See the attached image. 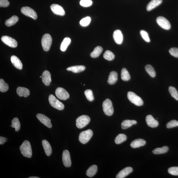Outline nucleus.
<instances>
[{
  "instance_id": "nucleus-1",
  "label": "nucleus",
  "mask_w": 178,
  "mask_h": 178,
  "mask_svg": "<svg viewBox=\"0 0 178 178\" xmlns=\"http://www.w3.org/2000/svg\"><path fill=\"white\" fill-rule=\"evenodd\" d=\"M21 154L24 157L30 158L32 156V151L30 143L28 141H24L20 146Z\"/></svg>"
},
{
  "instance_id": "nucleus-2",
  "label": "nucleus",
  "mask_w": 178,
  "mask_h": 178,
  "mask_svg": "<svg viewBox=\"0 0 178 178\" xmlns=\"http://www.w3.org/2000/svg\"><path fill=\"white\" fill-rule=\"evenodd\" d=\"M102 106L103 111L107 116H110L113 114L114 108L112 101L109 99H107L104 101Z\"/></svg>"
},
{
  "instance_id": "nucleus-3",
  "label": "nucleus",
  "mask_w": 178,
  "mask_h": 178,
  "mask_svg": "<svg viewBox=\"0 0 178 178\" xmlns=\"http://www.w3.org/2000/svg\"><path fill=\"white\" fill-rule=\"evenodd\" d=\"M52 42V38L49 34H46L43 36L42 38L41 43L43 48L44 51H47L49 50Z\"/></svg>"
},
{
  "instance_id": "nucleus-4",
  "label": "nucleus",
  "mask_w": 178,
  "mask_h": 178,
  "mask_svg": "<svg viewBox=\"0 0 178 178\" xmlns=\"http://www.w3.org/2000/svg\"><path fill=\"white\" fill-rule=\"evenodd\" d=\"M127 97L131 102L135 105L140 106L143 105V101L141 98L131 91L128 92Z\"/></svg>"
},
{
  "instance_id": "nucleus-5",
  "label": "nucleus",
  "mask_w": 178,
  "mask_h": 178,
  "mask_svg": "<svg viewBox=\"0 0 178 178\" xmlns=\"http://www.w3.org/2000/svg\"><path fill=\"white\" fill-rule=\"evenodd\" d=\"M49 101L51 106L55 109L59 110H62L64 109V105L53 95L51 94L49 95Z\"/></svg>"
},
{
  "instance_id": "nucleus-6",
  "label": "nucleus",
  "mask_w": 178,
  "mask_h": 178,
  "mask_svg": "<svg viewBox=\"0 0 178 178\" xmlns=\"http://www.w3.org/2000/svg\"><path fill=\"white\" fill-rule=\"evenodd\" d=\"M93 134V132L91 129H88L81 132L79 136L80 142L83 144L87 143L91 138Z\"/></svg>"
},
{
  "instance_id": "nucleus-7",
  "label": "nucleus",
  "mask_w": 178,
  "mask_h": 178,
  "mask_svg": "<svg viewBox=\"0 0 178 178\" xmlns=\"http://www.w3.org/2000/svg\"><path fill=\"white\" fill-rule=\"evenodd\" d=\"M91 120L89 117L87 115L81 116L76 119V125L79 129L84 127L89 123Z\"/></svg>"
},
{
  "instance_id": "nucleus-8",
  "label": "nucleus",
  "mask_w": 178,
  "mask_h": 178,
  "mask_svg": "<svg viewBox=\"0 0 178 178\" xmlns=\"http://www.w3.org/2000/svg\"><path fill=\"white\" fill-rule=\"evenodd\" d=\"M21 11L22 13L26 16L32 18L34 20L37 19V13L32 9L28 7H24L21 9Z\"/></svg>"
},
{
  "instance_id": "nucleus-9",
  "label": "nucleus",
  "mask_w": 178,
  "mask_h": 178,
  "mask_svg": "<svg viewBox=\"0 0 178 178\" xmlns=\"http://www.w3.org/2000/svg\"><path fill=\"white\" fill-rule=\"evenodd\" d=\"M156 22L160 26L165 30H169L171 28L169 22L164 17L162 16L158 17L156 19Z\"/></svg>"
},
{
  "instance_id": "nucleus-10",
  "label": "nucleus",
  "mask_w": 178,
  "mask_h": 178,
  "mask_svg": "<svg viewBox=\"0 0 178 178\" xmlns=\"http://www.w3.org/2000/svg\"><path fill=\"white\" fill-rule=\"evenodd\" d=\"M55 93L58 98L62 100H66L69 97L68 92L62 87H58L56 89Z\"/></svg>"
},
{
  "instance_id": "nucleus-11",
  "label": "nucleus",
  "mask_w": 178,
  "mask_h": 178,
  "mask_svg": "<svg viewBox=\"0 0 178 178\" xmlns=\"http://www.w3.org/2000/svg\"><path fill=\"white\" fill-rule=\"evenodd\" d=\"M1 40L4 44L12 48H16L18 46L16 40L8 36H3L1 37Z\"/></svg>"
},
{
  "instance_id": "nucleus-12",
  "label": "nucleus",
  "mask_w": 178,
  "mask_h": 178,
  "mask_svg": "<svg viewBox=\"0 0 178 178\" xmlns=\"http://www.w3.org/2000/svg\"><path fill=\"white\" fill-rule=\"evenodd\" d=\"M37 117L40 122L43 124L47 127L51 128L52 127L51 123V119L45 115L38 114H37Z\"/></svg>"
},
{
  "instance_id": "nucleus-13",
  "label": "nucleus",
  "mask_w": 178,
  "mask_h": 178,
  "mask_svg": "<svg viewBox=\"0 0 178 178\" xmlns=\"http://www.w3.org/2000/svg\"><path fill=\"white\" fill-rule=\"evenodd\" d=\"M62 158L63 163L65 167H70L71 162L70 154L68 150H64L63 152Z\"/></svg>"
},
{
  "instance_id": "nucleus-14",
  "label": "nucleus",
  "mask_w": 178,
  "mask_h": 178,
  "mask_svg": "<svg viewBox=\"0 0 178 178\" xmlns=\"http://www.w3.org/2000/svg\"><path fill=\"white\" fill-rule=\"evenodd\" d=\"M51 10L54 14L63 16L65 14V11L61 6L57 4H53L51 6Z\"/></svg>"
},
{
  "instance_id": "nucleus-15",
  "label": "nucleus",
  "mask_w": 178,
  "mask_h": 178,
  "mask_svg": "<svg viewBox=\"0 0 178 178\" xmlns=\"http://www.w3.org/2000/svg\"><path fill=\"white\" fill-rule=\"evenodd\" d=\"M42 82L45 85L49 86L51 82V76L49 72L47 70L45 71L42 76Z\"/></svg>"
},
{
  "instance_id": "nucleus-16",
  "label": "nucleus",
  "mask_w": 178,
  "mask_h": 178,
  "mask_svg": "<svg viewBox=\"0 0 178 178\" xmlns=\"http://www.w3.org/2000/svg\"><path fill=\"white\" fill-rule=\"evenodd\" d=\"M146 123L149 127L152 128H155L158 125V122L155 119L152 115H148L146 118Z\"/></svg>"
},
{
  "instance_id": "nucleus-17",
  "label": "nucleus",
  "mask_w": 178,
  "mask_h": 178,
  "mask_svg": "<svg viewBox=\"0 0 178 178\" xmlns=\"http://www.w3.org/2000/svg\"><path fill=\"white\" fill-rule=\"evenodd\" d=\"M114 41L118 44H121L123 40V36L121 31L119 30H115L113 35Z\"/></svg>"
},
{
  "instance_id": "nucleus-18",
  "label": "nucleus",
  "mask_w": 178,
  "mask_h": 178,
  "mask_svg": "<svg viewBox=\"0 0 178 178\" xmlns=\"http://www.w3.org/2000/svg\"><path fill=\"white\" fill-rule=\"evenodd\" d=\"M131 167H126L119 172L116 176V178H124L131 173L133 171Z\"/></svg>"
},
{
  "instance_id": "nucleus-19",
  "label": "nucleus",
  "mask_w": 178,
  "mask_h": 178,
  "mask_svg": "<svg viewBox=\"0 0 178 178\" xmlns=\"http://www.w3.org/2000/svg\"><path fill=\"white\" fill-rule=\"evenodd\" d=\"M17 93L20 97L23 96L24 97H26L30 95V91L26 88L19 87L17 89Z\"/></svg>"
},
{
  "instance_id": "nucleus-20",
  "label": "nucleus",
  "mask_w": 178,
  "mask_h": 178,
  "mask_svg": "<svg viewBox=\"0 0 178 178\" xmlns=\"http://www.w3.org/2000/svg\"><path fill=\"white\" fill-rule=\"evenodd\" d=\"M11 62L16 68L20 70L22 68V64L21 60L16 56L12 55L11 58Z\"/></svg>"
},
{
  "instance_id": "nucleus-21",
  "label": "nucleus",
  "mask_w": 178,
  "mask_h": 178,
  "mask_svg": "<svg viewBox=\"0 0 178 178\" xmlns=\"http://www.w3.org/2000/svg\"><path fill=\"white\" fill-rule=\"evenodd\" d=\"M162 2V0H152L148 4L146 7V9L148 11L152 10L160 5Z\"/></svg>"
},
{
  "instance_id": "nucleus-22",
  "label": "nucleus",
  "mask_w": 178,
  "mask_h": 178,
  "mask_svg": "<svg viewBox=\"0 0 178 178\" xmlns=\"http://www.w3.org/2000/svg\"><path fill=\"white\" fill-rule=\"evenodd\" d=\"M146 141L144 139H135L130 144V146L133 148H137L145 146Z\"/></svg>"
},
{
  "instance_id": "nucleus-23",
  "label": "nucleus",
  "mask_w": 178,
  "mask_h": 178,
  "mask_svg": "<svg viewBox=\"0 0 178 178\" xmlns=\"http://www.w3.org/2000/svg\"><path fill=\"white\" fill-rule=\"evenodd\" d=\"M118 79V74L115 71H112L110 74L108 83L110 85H114Z\"/></svg>"
},
{
  "instance_id": "nucleus-24",
  "label": "nucleus",
  "mask_w": 178,
  "mask_h": 178,
  "mask_svg": "<svg viewBox=\"0 0 178 178\" xmlns=\"http://www.w3.org/2000/svg\"><path fill=\"white\" fill-rule=\"evenodd\" d=\"M42 144L46 155L47 156H50L52 153V149L50 144L45 139L43 140Z\"/></svg>"
},
{
  "instance_id": "nucleus-25",
  "label": "nucleus",
  "mask_w": 178,
  "mask_h": 178,
  "mask_svg": "<svg viewBox=\"0 0 178 178\" xmlns=\"http://www.w3.org/2000/svg\"><path fill=\"white\" fill-rule=\"evenodd\" d=\"M85 69V67L83 65H76L67 68V70L71 71L74 73H78L84 71Z\"/></svg>"
},
{
  "instance_id": "nucleus-26",
  "label": "nucleus",
  "mask_w": 178,
  "mask_h": 178,
  "mask_svg": "<svg viewBox=\"0 0 178 178\" xmlns=\"http://www.w3.org/2000/svg\"><path fill=\"white\" fill-rule=\"evenodd\" d=\"M137 122L135 120H125L121 124L122 129H126L131 127L133 125L136 124Z\"/></svg>"
},
{
  "instance_id": "nucleus-27",
  "label": "nucleus",
  "mask_w": 178,
  "mask_h": 178,
  "mask_svg": "<svg viewBox=\"0 0 178 178\" xmlns=\"http://www.w3.org/2000/svg\"><path fill=\"white\" fill-rule=\"evenodd\" d=\"M71 40L69 37L65 38L63 40L60 47V49L62 51H66L70 44Z\"/></svg>"
},
{
  "instance_id": "nucleus-28",
  "label": "nucleus",
  "mask_w": 178,
  "mask_h": 178,
  "mask_svg": "<svg viewBox=\"0 0 178 178\" xmlns=\"http://www.w3.org/2000/svg\"><path fill=\"white\" fill-rule=\"evenodd\" d=\"M19 18L16 16H13L9 19L6 20L5 24L7 26H11L15 24L19 21Z\"/></svg>"
},
{
  "instance_id": "nucleus-29",
  "label": "nucleus",
  "mask_w": 178,
  "mask_h": 178,
  "mask_svg": "<svg viewBox=\"0 0 178 178\" xmlns=\"http://www.w3.org/2000/svg\"><path fill=\"white\" fill-rule=\"evenodd\" d=\"M103 50L102 47L98 46L95 47L93 51L91 53V57L93 58H97L99 56Z\"/></svg>"
},
{
  "instance_id": "nucleus-30",
  "label": "nucleus",
  "mask_w": 178,
  "mask_h": 178,
  "mask_svg": "<svg viewBox=\"0 0 178 178\" xmlns=\"http://www.w3.org/2000/svg\"><path fill=\"white\" fill-rule=\"evenodd\" d=\"M97 171V166L93 165L91 166L87 170L86 174L87 176L92 177L95 175Z\"/></svg>"
},
{
  "instance_id": "nucleus-31",
  "label": "nucleus",
  "mask_w": 178,
  "mask_h": 178,
  "mask_svg": "<svg viewBox=\"0 0 178 178\" xmlns=\"http://www.w3.org/2000/svg\"><path fill=\"white\" fill-rule=\"evenodd\" d=\"M169 150L167 146H164L161 148H157L153 151V153L155 154H165Z\"/></svg>"
},
{
  "instance_id": "nucleus-32",
  "label": "nucleus",
  "mask_w": 178,
  "mask_h": 178,
  "mask_svg": "<svg viewBox=\"0 0 178 178\" xmlns=\"http://www.w3.org/2000/svg\"><path fill=\"white\" fill-rule=\"evenodd\" d=\"M11 122H12V125H11V127L15 128L16 131H18L21 127V124H20L19 119L17 118H14Z\"/></svg>"
},
{
  "instance_id": "nucleus-33",
  "label": "nucleus",
  "mask_w": 178,
  "mask_h": 178,
  "mask_svg": "<svg viewBox=\"0 0 178 178\" xmlns=\"http://www.w3.org/2000/svg\"><path fill=\"white\" fill-rule=\"evenodd\" d=\"M121 78L122 80L125 81H129L130 79V76L127 70L123 68L121 71Z\"/></svg>"
},
{
  "instance_id": "nucleus-34",
  "label": "nucleus",
  "mask_w": 178,
  "mask_h": 178,
  "mask_svg": "<svg viewBox=\"0 0 178 178\" xmlns=\"http://www.w3.org/2000/svg\"><path fill=\"white\" fill-rule=\"evenodd\" d=\"M127 137L124 134H118L115 139V142L117 144H119L127 140Z\"/></svg>"
},
{
  "instance_id": "nucleus-35",
  "label": "nucleus",
  "mask_w": 178,
  "mask_h": 178,
  "mask_svg": "<svg viewBox=\"0 0 178 178\" xmlns=\"http://www.w3.org/2000/svg\"><path fill=\"white\" fill-rule=\"evenodd\" d=\"M145 69L146 72L152 77L154 78L156 76V72L154 68L151 65L149 64L146 65Z\"/></svg>"
},
{
  "instance_id": "nucleus-36",
  "label": "nucleus",
  "mask_w": 178,
  "mask_h": 178,
  "mask_svg": "<svg viewBox=\"0 0 178 178\" xmlns=\"http://www.w3.org/2000/svg\"><path fill=\"white\" fill-rule=\"evenodd\" d=\"M103 57L106 60L112 61L114 59L115 55L114 53L111 51L107 50L104 54Z\"/></svg>"
},
{
  "instance_id": "nucleus-37",
  "label": "nucleus",
  "mask_w": 178,
  "mask_h": 178,
  "mask_svg": "<svg viewBox=\"0 0 178 178\" xmlns=\"http://www.w3.org/2000/svg\"><path fill=\"white\" fill-rule=\"evenodd\" d=\"M9 88L7 83H6L3 79H0V91L3 92H6L8 91Z\"/></svg>"
},
{
  "instance_id": "nucleus-38",
  "label": "nucleus",
  "mask_w": 178,
  "mask_h": 178,
  "mask_svg": "<svg viewBox=\"0 0 178 178\" xmlns=\"http://www.w3.org/2000/svg\"><path fill=\"white\" fill-rule=\"evenodd\" d=\"M169 91L171 95L176 100L178 101V92L175 88L170 86L169 88Z\"/></svg>"
},
{
  "instance_id": "nucleus-39",
  "label": "nucleus",
  "mask_w": 178,
  "mask_h": 178,
  "mask_svg": "<svg viewBox=\"0 0 178 178\" xmlns=\"http://www.w3.org/2000/svg\"><path fill=\"white\" fill-rule=\"evenodd\" d=\"M85 95L87 99L89 101H93L94 99V97L93 94V92L91 89H87L85 91Z\"/></svg>"
},
{
  "instance_id": "nucleus-40",
  "label": "nucleus",
  "mask_w": 178,
  "mask_h": 178,
  "mask_svg": "<svg viewBox=\"0 0 178 178\" xmlns=\"http://www.w3.org/2000/svg\"><path fill=\"white\" fill-rule=\"evenodd\" d=\"M91 21V18L89 17H87L81 20L80 23L81 26H86L89 25Z\"/></svg>"
},
{
  "instance_id": "nucleus-41",
  "label": "nucleus",
  "mask_w": 178,
  "mask_h": 178,
  "mask_svg": "<svg viewBox=\"0 0 178 178\" xmlns=\"http://www.w3.org/2000/svg\"><path fill=\"white\" fill-rule=\"evenodd\" d=\"M168 172L173 175H178V166H173L168 169Z\"/></svg>"
},
{
  "instance_id": "nucleus-42",
  "label": "nucleus",
  "mask_w": 178,
  "mask_h": 178,
  "mask_svg": "<svg viewBox=\"0 0 178 178\" xmlns=\"http://www.w3.org/2000/svg\"><path fill=\"white\" fill-rule=\"evenodd\" d=\"M80 3L84 7H88L92 5V1L91 0H81Z\"/></svg>"
},
{
  "instance_id": "nucleus-43",
  "label": "nucleus",
  "mask_w": 178,
  "mask_h": 178,
  "mask_svg": "<svg viewBox=\"0 0 178 178\" xmlns=\"http://www.w3.org/2000/svg\"><path fill=\"white\" fill-rule=\"evenodd\" d=\"M140 34L142 37L145 41L147 42H150V40L148 34L146 31L144 30H141Z\"/></svg>"
},
{
  "instance_id": "nucleus-44",
  "label": "nucleus",
  "mask_w": 178,
  "mask_h": 178,
  "mask_svg": "<svg viewBox=\"0 0 178 178\" xmlns=\"http://www.w3.org/2000/svg\"><path fill=\"white\" fill-rule=\"evenodd\" d=\"M178 127V121L175 120H171L166 125L168 128H171Z\"/></svg>"
},
{
  "instance_id": "nucleus-45",
  "label": "nucleus",
  "mask_w": 178,
  "mask_h": 178,
  "mask_svg": "<svg viewBox=\"0 0 178 178\" xmlns=\"http://www.w3.org/2000/svg\"><path fill=\"white\" fill-rule=\"evenodd\" d=\"M169 53L173 57L178 58V48H172L170 49Z\"/></svg>"
},
{
  "instance_id": "nucleus-46",
  "label": "nucleus",
  "mask_w": 178,
  "mask_h": 178,
  "mask_svg": "<svg viewBox=\"0 0 178 178\" xmlns=\"http://www.w3.org/2000/svg\"><path fill=\"white\" fill-rule=\"evenodd\" d=\"M9 2L8 0H0V7H7L9 5Z\"/></svg>"
},
{
  "instance_id": "nucleus-47",
  "label": "nucleus",
  "mask_w": 178,
  "mask_h": 178,
  "mask_svg": "<svg viewBox=\"0 0 178 178\" xmlns=\"http://www.w3.org/2000/svg\"><path fill=\"white\" fill-rule=\"evenodd\" d=\"M6 141H7V139L5 137H0V144L1 145H3Z\"/></svg>"
},
{
  "instance_id": "nucleus-48",
  "label": "nucleus",
  "mask_w": 178,
  "mask_h": 178,
  "mask_svg": "<svg viewBox=\"0 0 178 178\" xmlns=\"http://www.w3.org/2000/svg\"><path fill=\"white\" fill-rule=\"evenodd\" d=\"M29 178H39V177H29Z\"/></svg>"
},
{
  "instance_id": "nucleus-49",
  "label": "nucleus",
  "mask_w": 178,
  "mask_h": 178,
  "mask_svg": "<svg viewBox=\"0 0 178 178\" xmlns=\"http://www.w3.org/2000/svg\"><path fill=\"white\" fill-rule=\"evenodd\" d=\"M40 78H42V76H40Z\"/></svg>"
},
{
  "instance_id": "nucleus-50",
  "label": "nucleus",
  "mask_w": 178,
  "mask_h": 178,
  "mask_svg": "<svg viewBox=\"0 0 178 178\" xmlns=\"http://www.w3.org/2000/svg\"><path fill=\"white\" fill-rule=\"evenodd\" d=\"M85 85V84H84V85Z\"/></svg>"
}]
</instances>
